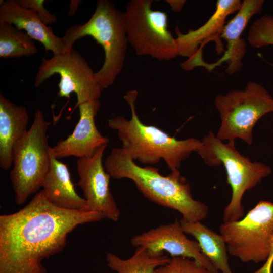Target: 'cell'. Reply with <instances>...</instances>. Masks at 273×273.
Wrapping results in <instances>:
<instances>
[{"instance_id":"obj_14","label":"cell","mask_w":273,"mask_h":273,"mask_svg":"<svg viewBox=\"0 0 273 273\" xmlns=\"http://www.w3.org/2000/svg\"><path fill=\"white\" fill-rule=\"evenodd\" d=\"M101 106L99 100L85 102L78 106L79 120L72 133L51 147L57 159L69 156L80 158L93 156L109 140L98 130L95 118Z\"/></svg>"},{"instance_id":"obj_24","label":"cell","mask_w":273,"mask_h":273,"mask_svg":"<svg viewBox=\"0 0 273 273\" xmlns=\"http://www.w3.org/2000/svg\"><path fill=\"white\" fill-rule=\"evenodd\" d=\"M22 8L34 11L40 20L46 25L55 23L57 17L50 13L43 6L44 0H17Z\"/></svg>"},{"instance_id":"obj_23","label":"cell","mask_w":273,"mask_h":273,"mask_svg":"<svg viewBox=\"0 0 273 273\" xmlns=\"http://www.w3.org/2000/svg\"><path fill=\"white\" fill-rule=\"evenodd\" d=\"M153 273H212L194 259L173 257L166 264L158 267Z\"/></svg>"},{"instance_id":"obj_4","label":"cell","mask_w":273,"mask_h":273,"mask_svg":"<svg viewBox=\"0 0 273 273\" xmlns=\"http://www.w3.org/2000/svg\"><path fill=\"white\" fill-rule=\"evenodd\" d=\"M86 36L101 45L105 52L103 65L95 72L97 82L103 90L114 83L123 67L128 43L124 13L110 1H98L94 13L86 23L66 31L62 37L64 52L73 48L77 40Z\"/></svg>"},{"instance_id":"obj_13","label":"cell","mask_w":273,"mask_h":273,"mask_svg":"<svg viewBox=\"0 0 273 273\" xmlns=\"http://www.w3.org/2000/svg\"><path fill=\"white\" fill-rule=\"evenodd\" d=\"M107 145L99 148L92 157L77 161L78 185L82 190L88 209L100 212L104 218L116 222L120 215L110 188L111 177L103 164Z\"/></svg>"},{"instance_id":"obj_20","label":"cell","mask_w":273,"mask_h":273,"mask_svg":"<svg viewBox=\"0 0 273 273\" xmlns=\"http://www.w3.org/2000/svg\"><path fill=\"white\" fill-rule=\"evenodd\" d=\"M108 266L117 273H153L159 266L167 263V255L153 256L142 247H136L133 255L123 259L116 255L108 253L106 256Z\"/></svg>"},{"instance_id":"obj_1","label":"cell","mask_w":273,"mask_h":273,"mask_svg":"<svg viewBox=\"0 0 273 273\" xmlns=\"http://www.w3.org/2000/svg\"><path fill=\"white\" fill-rule=\"evenodd\" d=\"M103 218L98 211L59 207L41 190L22 209L0 216V273H48L43 260L64 249L69 233Z\"/></svg>"},{"instance_id":"obj_11","label":"cell","mask_w":273,"mask_h":273,"mask_svg":"<svg viewBox=\"0 0 273 273\" xmlns=\"http://www.w3.org/2000/svg\"><path fill=\"white\" fill-rule=\"evenodd\" d=\"M242 2L240 0H218L213 14L198 28L190 29L184 34L176 27L178 56L187 58L180 64L183 69L191 71L197 67L208 69L209 63L203 60V49L208 42H215L218 55L224 52L221 35L226 23V19L230 15L238 11Z\"/></svg>"},{"instance_id":"obj_2","label":"cell","mask_w":273,"mask_h":273,"mask_svg":"<svg viewBox=\"0 0 273 273\" xmlns=\"http://www.w3.org/2000/svg\"><path fill=\"white\" fill-rule=\"evenodd\" d=\"M104 166L111 177L131 180L147 199L163 207L178 211L182 219L189 222L201 221L206 218L208 207L195 200L189 184L179 170L161 175L152 166L141 167L121 148H113Z\"/></svg>"},{"instance_id":"obj_15","label":"cell","mask_w":273,"mask_h":273,"mask_svg":"<svg viewBox=\"0 0 273 273\" xmlns=\"http://www.w3.org/2000/svg\"><path fill=\"white\" fill-rule=\"evenodd\" d=\"M265 1L244 0L234 17L225 24L221 35L226 42V50L217 62L211 63L212 70L221 63L227 62L225 72L233 75L243 66V59L247 52V43L242 35L249 20L263 11Z\"/></svg>"},{"instance_id":"obj_5","label":"cell","mask_w":273,"mask_h":273,"mask_svg":"<svg viewBox=\"0 0 273 273\" xmlns=\"http://www.w3.org/2000/svg\"><path fill=\"white\" fill-rule=\"evenodd\" d=\"M201 141L197 153L207 165H223L232 189L231 199L224 210L223 222L239 220L244 214L241 203L244 194L269 175L271 168L262 162L252 161L236 149L235 141L224 143L211 131Z\"/></svg>"},{"instance_id":"obj_7","label":"cell","mask_w":273,"mask_h":273,"mask_svg":"<svg viewBox=\"0 0 273 273\" xmlns=\"http://www.w3.org/2000/svg\"><path fill=\"white\" fill-rule=\"evenodd\" d=\"M214 102L221 120L216 136L222 141L240 139L251 145L257 122L273 112V97L264 86L252 81L244 89L217 94Z\"/></svg>"},{"instance_id":"obj_21","label":"cell","mask_w":273,"mask_h":273,"mask_svg":"<svg viewBox=\"0 0 273 273\" xmlns=\"http://www.w3.org/2000/svg\"><path fill=\"white\" fill-rule=\"evenodd\" d=\"M38 49L27 33L12 24L0 22V57H28L36 54Z\"/></svg>"},{"instance_id":"obj_17","label":"cell","mask_w":273,"mask_h":273,"mask_svg":"<svg viewBox=\"0 0 273 273\" xmlns=\"http://www.w3.org/2000/svg\"><path fill=\"white\" fill-rule=\"evenodd\" d=\"M27 109L17 105L0 94V166L4 170L13 164V151L16 144L28 129Z\"/></svg>"},{"instance_id":"obj_28","label":"cell","mask_w":273,"mask_h":273,"mask_svg":"<svg viewBox=\"0 0 273 273\" xmlns=\"http://www.w3.org/2000/svg\"><path fill=\"white\" fill-rule=\"evenodd\" d=\"M267 63L273 67V63H270V62H267Z\"/></svg>"},{"instance_id":"obj_26","label":"cell","mask_w":273,"mask_h":273,"mask_svg":"<svg viewBox=\"0 0 273 273\" xmlns=\"http://www.w3.org/2000/svg\"><path fill=\"white\" fill-rule=\"evenodd\" d=\"M167 3L170 6L171 9L175 12H179L186 3L184 0H167Z\"/></svg>"},{"instance_id":"obj_25","label":"cell","mask_w":273,"mask_h":273,"mask_svg":"<svg viewBox=\"0 0 273 273\" xmlns=\"http://www.w3.org/2000/svg\"><path fill=\"white\" fill-rule=\"evenodd\" d=\"M273 262V239L270 255L265 264L259 270L253 273H271V267Z\"/></svg>"},{"instance_id":"obj_12","label":"cell","mask_w":273,"mask_h":273,"mask_svg":"<svg viewBox=\"0 0 273 273\" xmlns=\"http://www.w3.org/2000/svg\"><path fill=\"white\" fill-rule=\"evenodd\" d=\"M131 243L135 247H143L151 256H161L166 251L172 257H184L194 259L212 273H218L202 253L199 243L187 237L177 219L173 222L135 235L131 238Z\"/></svg>"},{"instance_id":"obj_10","label":"cell","mask_w":273,"mask_h":273,"mask_svg":"<svg viewBox=\"0 0 273 273\" xmlns=\"http://www.w3.org/2000/svg\"><path fill=\"white\" fill-rule=\"evenodd\" d=\"M56 74L60 76L58 97L69 98L71 93L76 94L77 102L74 109L83 103L99 99L102 90L97 82L95 72L85 58L73 48L50 59L42 58L35 78V87H39Z\"/></svg>"},{"instance_id":"obj_29","label":"cell","mask_w":273,"mask_h":273,"mask_svg":"<svg viewBox=\"0 0 273 273\" xmlns=\"http://www.w3.org/2000/svg\"></svg>"},{"instance_id":"obj_19","label":"cell","mask_w":273,"mask_h":273,"mask_svg":"<svg viewBox=\"0 0 273 273\" xmlns=\"http://www.w3.org/2000/svg\"><path fill=\"white\" fill-rule=\"evenodd\" d=\"M186 234L193 236L199 243L202 253L218 271L233 273L228 263V249L221 235L209 229L200 221L180 220Z\"/></svg>"},{"instance_id":"obj_6","label":"cell","mask_w":273,"mask_h":273,"mask_svg":"<svg viewBox=\"0 0 273 273\" xmlns=\"http://www.w3.org/2000/svg\"><path fill=\"white\" fill-rule=\"evenodd\" d=\"M51 123L36 110L30 128L14 147L10 178L18 205L42 188L50 166L47 131Z\"/></svg>"},{"instance_id":"obj_27","label":"cell","mask_w":273,"mask_h":273,"mask_svg":"<svg viewBox=\"0 0 273 273\" xmlns=\"http://www.w3.org/2000/svg\"><path fill=\"white\" fill-rule=\"evenodd\" d=\"M80 1H71L70 6V11L69 12V15L73 16L77 8L78 7L79 4L80 3Z\"/></svg>"},{"instance_id":"obj_16","label":"cell","mask_w":273,"mask_h":273,"mask_svg":"<svg viewBox=\"0 0 273 273\" xmlns=\"http://www.w3.org/2000/svg\"><path fill=\"white\" fill-rule=\"evenodd\" d=\"M1 2L0 22L10 23L19 30H25L32 39L40 42L47 52L52 51L53 55L64 52L63 38L56 36L51 27L45 25L34 11L21 7L17 0Z\"/></svg>"},{"instance_id":"obj_3","label":"cell","mask_w":273,"mask_h":273,"mask_svg":"<svg viewBox=\"0 0 273 273\" xmlns=\"http://www.w3.org/2000/svg\"><path fill=\"white\" fill-rule=\"evenodd\" d=\"M138 95L136 90H130L124 96L131 110L130 119L113 117L109 120L108 126L117 131L122 149L134 161L151 165L162 159L171 171L179 170L182 162L197 152L201 141L194 138L177 140L156 126L144 124L135 110Z\"/></svg>"},{"instance_id":"obj_22","label":"cell","mask_w":273,"mask_h":273,"mask_svg":"<svg viewBox=\"0 0 273 273\" xmlns=\"http://www.w3.org/2000/svg\"><path fill=\"white\" fill-rule=\"evenodd\" d=\"M247 41L254 48L273 46V15L264 14L252 23Z\"/></svg>"},{"instance_id":"obj_9","label":"cell","mask_w":273,"mask_h":273,"mask_svg":"<svg viewBox=\"0 0 273 273\" xmlns=\"http://www.w3.org/2000/svg\"><path fill=\"white\" fill-rule=\"evenodd\" d=\"M228 252L243 262L266 261L273 239V203L260 201L242 219L219 228Z\"/></svg>"},{"instance_id":"obj_8","label":"cell","mask_w":273,"mask_h":273,"mask_svg":"<svg viewBox=\"0 0 273 273\" xmlns=\"http://www.w3.org/2000/svg\"><path fill=\"white\" fill-rule=\"evenodd\" d=\"M152 0H131L124 13L128 43L140 56L168 61L178 56L167 14L152 9Z\"/></svg>"},{"instance_id":"obj_18","label":"cell","mask_w":273,"mask_h":273,"mask_svg":"<svg viewBox=\"0 0 273 273\" xmlns=\"http://www.w3.org/2000/svg\"><path fill=\"white\" fill-rule=\"evenodd\" d=\"M50 166L42 186L47 199L55 205L74 210H89L85 199L76 192L67 166L49 149Z\"/></svg>"}]
</instances>
